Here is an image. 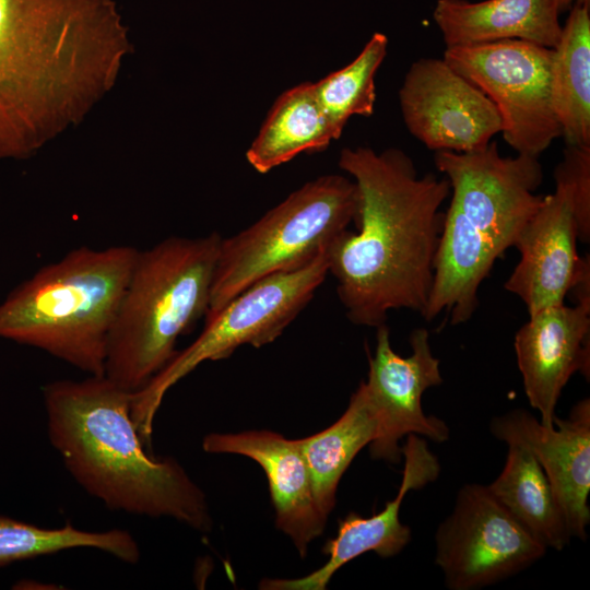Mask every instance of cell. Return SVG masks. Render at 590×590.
Wrapping results in <instances>:
<instances>
[{"instance_id":"ffe728a7","label":"cell","mask_w":590,"mask_h":590,"mask_svg":"<svg viewBox=\"0 0 590 590\" xmlns=\"http://www.w3.org/2000/svg\"><path fill=\"white\" fill-rule=\"evenodd\" d=\"M553 49L551 96L567 145L590 146V4L575 3Z\"/></svg>"},{"instance_id":"4fadbf2b","label":"cell","mask_w":590,"mask_h":590,"mask_svg":"<svg viewBox=\"0 0 590 590\" xmlns=\"http://www.w3.org/2000/svg\"><path fill=\"white\" fill-rule=\"evenodd\" d=\"M495 438L526 448L545 472L571 538L587 539L590 522V400L576 403L568 417L545 427L529 411L515 409L494 417Z\"/></svg>"},{"instance_id":"8992f818","label":"cell","mask_w":590,"mask_h":590,"mask_svg":"<svg viewBox=\"0 0 590 590\" xmlns=\"http://www.w3.org/2000/svg\"><path fill=\"white\" fill-rule=\"evenodd\" d=\"M354 180L323 175L293 191L249 227L222 238L205 319L253 283L297 270L354 222Z\"/></svg>"},{"instance_id":"ba28073f","label":"cell","mask_w":590,"mask_h":590,"mask_svg":"<svg viewBox=\"0 0 590 590\" xmlns=\"http://www.w3.org/2000/svg\"><path fill=\"white\" fill-rule=\"evenodd\" d=\"M495 105L505 142L539 157L562 137L551 96L553 49L521 39L446 47L442 58Z\"/></svg>"},{"instance_id":"7402d4cb","label":"cell","mask_w":590,"mask_h":590,"mask_svg":"<svg viewBox=\"0 0 590 590\" xmlns=\"http://www.w3.org/2000/svg\"><path fill=\"white\" fill-rule=\"evenodd\" d=\"M378 421L362 381L341 417L326 429L298 439L316 503L328 517L335 504L339 482L356 457L377 435Z\"/></svg>"},{"instance_id":"9c48e42d","label":"cell","mask_w":590,"mask_h":590,"mask_svg":"<svg viewBox=\"0 0 590 590\" xmlns=\"http://www.w3.org/2000/svg\"><path fill=\"white\" fill-rule=\"evenodd\" d=\"M435 166L450 184L446 214L488 243L502 257L514 247L524 224L539 208L535 190L543 181L538 157L500 155L496 142L458 153L437 151Z\"/></svg>"},{"instance_id":"d6986e66","label":"cell","mask_w":590,"mask_h":590,"mask_svg":"<svg viewBox=\"0 0 590 590\" xmlns=\"http://www.w3.org/2000/svg\"><path fill=\"white\" fill-rule=\"evenodd\" d=\"M340 137L317 98L314 83L304 82L276 98L246 158L258 173L266 174L300 153L323 151Z\"/></svg>"},{"instance_id":"e0dca14e","label":"cell","mask_w":590,"mask_h":590,"mask_svg":"<svg viewBox=\"0 0 590 590\" xmlns=\"http://www.w3.org/2000/svg\"><path fill=\"white\" fill-rule=\"evenodd\" d=\"M202 448L209 453L248 457L263 469L275 510V524L305 557L309 543L322 534L328 517L316 503L299 440L269 430L212 433L203 438Z\"/></svg>"},{"instance_id":"603a6c76","label":"cell","mask_w":590,"mask_h":590,"mask_svg":"<svg viewBox=\"0 0 590 590\" xmlns=\"http://www.w3.org/2000/svg\"><path fill=\"white\" fill-rule=\"evenodd\" d=\"M80 547L96 548L131 565L141 555L137 540L123 529L86 531L70 523L43 528L0 516V567Z\"/></svg>"},{"instance_id":"7a4b0ae2","label":"cell","mask_w":590,"mask_h":590,"mask_svg":"<svg viewBox=\"0 0 590 590\" xmlns=\"http://www.w3.org/2000/svg\"><path fill=\"white\" fill-rule=\"evenodd\" d=\"M339 167L357 187L355 232L340 233L327 248L329 273L349 320L377 328L388 312L426 307L434 259L450 194L446 177L418 176L399 149L380 153L345 148Z\"/></svg>"},{"instance_id":"277c9868","label":"cell","mask_w":590,"mask_h":590,"mask_svg":"<svg viewBox=\"0 0 590 590\" xmlns=\"http://www.w3.org/2000/svg\"><path fill=\"white\" fill-rule=\"evenodd\" d=\"M138 251L80 246L39 268L0 304V338L104 375L109 330Z\"/></svg>"},{"instance_id":"8fae6325","label":"cell","mask_w":590,"mask_h":590,"mask_svg":"<svg viewBox=\"0 0 590 590\" xmlns=\"http://www.w3.org/2000/svg\"><path fill=\"white\" fill-rule=\"evenodd\" d=\"M376 329V349L368 357V378L363 381L378 421L369 450L374 459L398 463L402 456L399 441L410 434L436 442L449 438L447 424L426 415L422 408L423 393L442 382L440 361L432 352L425 328L411 332L412 353L406 357L393 351L386 323Z\"/></svg>"},{"instance_id":"3957f363","label":"cell","mask_w":590,"mask_h":590,"mask_svg":"<svg viewBox=\"0 0 590 590\" xmlns=\"http://www.w3.org/2000/svg\"><path fill=\"white\" fill-rule=\"evenodd\" d=\"M132 393L105 375L43 387L51 446L75 482L108 509L212 529L203 491L170 457H154L131 416Z\"/></svg>"},{"instance_id":"52a82bcc","label":"cell","mask_w":590,"mask_h":590,"mask_svg":"<svg viewBox=\"0 0 590 590\" xmlns=\"http://www.w3.org/2000/svg\"><path fill=\"white\" fill-rule=\"evenodd\" d=\"M328 273L326 249L297 270L253 283L205 319L200 335L132 393L131 416L146 447L157 410L174 385L205 361L226 358L245 344L261 347L273 342L312 299Z\"/></svg>"},{"instance_id":"5bb4252c","label":"cell","mask_w":590,"mask_h":590,"mask_svg":"<svg viewBox=\"0 0 590 590\" xmlns=\"http://www.w3.org/2000/svg\"><path fill=\"white\" fill-rule=\"evenodd\" d=\"M515 352L530 405L554 427L555 408L575 373L590 376V308L564 303L532 315L515 335Z\"/></svg>"},{"instance_id":"d4e9b609","label":"cell","mask_w":590,"mask_h":590,"mask_svg":"<svg viewBox=\"0 0 590 590\" xmlns=\"http://www.w3.org/2000/svg\"><path fill=\"white\" fill-rule=\"evenodd\" d=\"M555 181L566 184L571 193L577 239L590 241V146L566 145L554 170Z\"/></svg>"},{"instance_id":"cb8c5ba5","label":"cell","mask_w":590,"mask_h":590,"mask_svg":"<svg viewBox=\"0 0 590 590\" xmlns=\"http://www.w3.org/2000/svg\"><path fill=\"white\" fill-rule=\"evenodd\" d=\"M387 47V36L375 33L352 62L314 83L317 98L340 135L352 116L373 115L375 76L386 57Z\"/></svg>"},{"instance_id":"2e32d148","label":"cell","mask_w":590,"mask_h":590,"mask_svg":"<svg viewBox=\"0 0 590 590\" xmlns=\"http://www.w3.org/2000/svg\"><path fill=\"white\" fill-rule=\"evenodd\" d=\"M555 184V191L542 197L519 233L514 247L520 260L504 284L529 315L564 303L581 261L570 190L562 181Z\"/></svg>"},{"instance_id":"44dd1931","label":"cell","mask_w":590,"mask_h":590,"mask_svg":"<svg viewBox=\"0 0 590 590\" xmlns=\"http://www.w3.org/2000/svg\"><path fill=\"white\" fill-rule=\"evenodd\" d=\"M510 515L546 548L562 551L571 535L552 485L529 450L508 444L500 474L487 485Z\"/></svg>"},{"instance_id":"5b68a950","label":"cell","mask_w":590,"mask_h":590,"mask_svg":"<svg viewBox=\"0 0 590 590\" xmlns=\"http://www.w3.org/2000/svg\"><path fill=\"white\" fill-rule=\"evenodd\" d=\"M222 236H170L139 250L106 344L104 375L137 392L175 356V345L209 310Z\"/></svg>"},{"instance_id":"4316f807","label":"cell","mask_w":590,"mask_h":590,"mask_svg":"<svg viewBox=\"0 0 590 590\" xmlns=\"http://www.w3.org/2000/svg\"><path fill=\"white\" fill-rule=\"evenodd\" d=\"M559 12H564L570 9L575 3H587L590 4V0H555Z\"/></svg>"},{"instance_id":"7c38bea8","label":"cell","mask_w":590,"mask_h":590,"mask_svg":"<svg viewBox=\"0 0 590 590\" xmlns=\"http://www.w3.org/2000/svg\"><path fill=\"white\" fill-rule=\"evenodd\" d=\"M399 102L409 132L436 152L479 151L502 130L500 116L491 99L444 59L413 62Z\"/></svg>"},{"instance_id":"484cf974","label":"cell","mask_w":590,"mask_h":590,"mask_svg":"<svg viewBox=\"0 0 590 590\" xmlns=\"http://www.w3.org/2000/svg\"><path fill=\"white\" fill-rule=\"evenodd\" d=\"M576 304L590 308V258L589 255L581 257V261L570 290Z\"/></svg>"},{"instance_id":"30bf717a","label":"cell","mask_w":590,"mask_h":590,"mask_svg":"<svg viewBox=\"0 0 590 590\" xmlns=\"http://www.w3.org/2000/svg\"><path fill=\"white\" fill-rule=\"evenodd\" d=\"M547 548L496 499L488 487L465 484L435 533V563L450 590H475L509 578Z\"/></svg>"},{"instance_id":"9a60e30c","label":"cell","mask_w":590,"mask_h":590,"mask_svg":"<svg viewBox=\"0 0 590 590\" xmlns=\"http://www.w3.org/2000/svg\"><path fill=\"white\" fill-rule=\"evenodd\" d=\"M404 469L394 499L384 510L364 518L347 514L339 521L337 535L323 546L329 559L318 569L299 578L263 579L259 588L266 590H324L337 570L367 552L387 558L399 554L411 540V529L400 521V508L411 489H421L435 482L440 473L437 457L429 450L426 439L415 434L406 436L401 447Z\"/></svg>"},{"instance_id":"6da1fadb","label":"cell","mask_w":590,"mask_h":590,"mask_svg":"<svg viewBox=\"0 0 590 590\" xmlns=\"http://www.w3.org/2000/svg\"><path fill=\"white\" fill-rule=\"evenodd\" d=\"M115 0H0V161L79 125L131 52Z\"/></svg>"},{"instance_id":"ac0fdd59","label":"cell","mask_w":590,"mask_h":590,"mask_svg":"<svg viewBox=\"0 0 590 590\" xmlns=\"http://www.w3.org/2000/svg\"><path fill=\"white\" fill-rule=\"evenodd\" d=\"M559 14L555 0H438L433 17L446 47L521 39L554 48Z\"/></svg>"}]
</instances>
